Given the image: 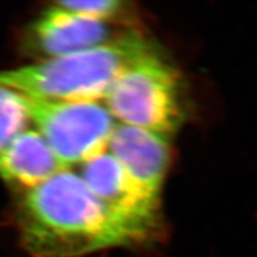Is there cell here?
Wrapping results in <instances>:
<instances>
[{
	"mask_svg": "<svg viewBox=\"0 0 257 257\" xmlns=\"http://www.w3.org/2000/svg\"><path fill=\"white\" fill-rule=\"evenodd\" d=\"M17 221L21 245L30 257H82L141 245L70 169L28 189Z\"/></svg>",
	"mask_w": 257,
	"mask_h": 257,
	"instance_id": "6da1fadb",
	"label": "cell"
},
{
	"mask_svg": "<svg viewBox=\"0 0 257 257\" xmlns=\"http://www.w3.org/2000/svg\"><path fill=\"white\" fill-rule=\"evenodd\" d=\"M155 53L147 38L128 31L100 46L70 55L0 70V82L29 98L100 101L125 70Z\"/></svg>",
	"mask_w": 257,
	"mask_h": 257,
	"instance_id": "7a4b0ae2",
	"label": "cell"
},
{
	"mask_svg": "<svg viewBox=\"0 0 257 257\" xmlns=\"http://www.w3.org/2000/svg\"><path fill=\"white\" fill-rule=\"evenodd\" d=\"M104 101L119 124L169 137L184 118L180 76L159 53L137 61L125 70Z\"/></svg>",
	"mask_w": 257,
	"mask_h": 257,
	"instance_id": "3957f363",
	"label": "cell"
},
{
	"mask_svg": "<svg viewBox=\"0 0 257 257\" xmlns=\"http://www.w3.org/2000/svg\"><path fill=\"white\" fill-rule=\"evenodd\" d=\"M30 121L66 169L107 152L117 121L99 101L46 100L27 96Z\"/></svg>",
	"mask_w": 257,
	"mask_h": 257,
	"instance_id": "277c9868",
	"label": "cell"
},
{
	"mask_svg": "<svg viewBox=\"0 0 257 257\" xmlns=\"http://www.w3.org/2000/svg\"><path fill=\"white\" fill-rule=\"evenodd\" d=\"M80 178L100 204L136 237L141 245L160 231V201L143 191L108 152L82 163Z\"/></svg>",
	"mask_w": 257,
	"mask_h": 257,
	"instance_id": "5b68a950",
	"label": "cell"
},
{
	"mask_svg": "<svg viewBox=\"0 0 257 257\" xmlns=\"http://www.w3.org/2000/svg\"><path fill=\"white\" fill-rule=\"evenodd\" d=\"M107 152L148 195L161 201L170 162L169 136L117 123Z\"/></svg>",
	"mask_w": 257,
	"mask_h": 257,
	"instance_id": "8992f818",
	"label": "cell"
},
{
	"mask_svg": "<svg viewBox=\"0 0 257 257\" xmlns=\"http://www.w3.org/2000/svg\"><path fill=\"white\" fill-rule=\"evenodd\" d=\"M31 36L38 50L53 59L100 46L110 41V30L105 22L55 4L37 18Z\"/></svg>",
	"mask_w": 257,
	"mask_h": 257,
	"instance_id": "52a82bcc",
	"label": "cell"
},
{
	"mask_svg": "<svg viewBox=\"0 0 257 257\" xmlns=\"http://www.w3.org/2000/svg\"><path fill=\"white\" fill-rule=\"evenodd\" d=\"M62 170L68 169L36 128L27 127L0 150V178L27 191Z\"/></svg>",
	"mask_w": 257,
	"mask_h": 257,
	"instance_id": "ba28073f",
	"label": "cell"
},
{
	"mask_svg": "<svg viewBox=\"0 0 257 257\" xmlns=\"http://www.w3.org/2000/svg\"><path fill=\"white\" fill-rule=\"evenodd\" d=\"M27 96L0 82V150L28 127Z\"/></svg>",
	"mask_w": 257,
	"mask_h": 257,
	"instance_id": "9c48e42d",
	"label": "cell"
},
{
	"mask_svg": "<svg viewBox=\"0 0 257 257\" xmlns=\"http://www.w3.org/2000/svg\"><path fill=\"white\" fill-rule=\"evenodd\" d=\"M56 4L63 9L105 23L108 19L117 17L121 14L125 6V3L120 0H74V2L63 0Z\"/></svg>",
	"mask_w": 257,
	"mask_h": 257,
	"instance_id": "30bf717a",
	"label": "cell"
}]
</instances>
